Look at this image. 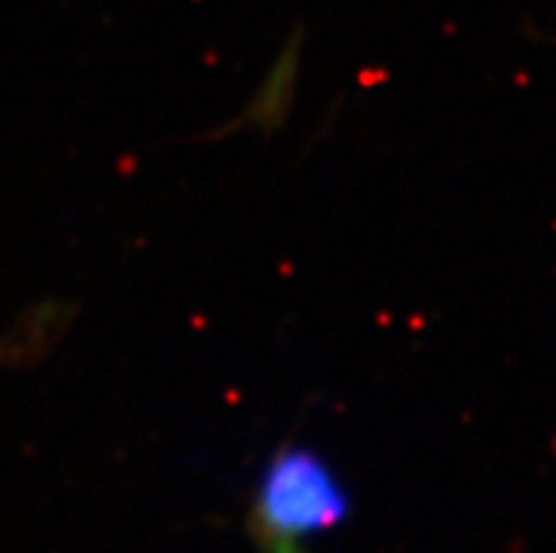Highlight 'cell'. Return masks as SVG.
<instances>
[{"label": "cell", "mask_w": 556, "mask_h": 553, "mask_svg": "<svg viewBox=\"0 0 556 553\" xmlns=\"http://www.w3.org/2000/svg\"><path fill=\"white\" fill-rule=\"evenodd\" d=\"M351 514V498L331 463L311 447L277 449L257 477L252 528L261 545H300L333 531Z\"/></svg>", "instance_id": "cell-1"}]
</instances>
